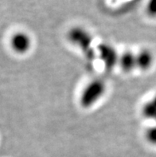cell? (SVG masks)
Here are the masks:
<instances>
[{
	"mask_svg": "<svg viewBox=\"0 0 156 157\" xmlns=\"http://www.w3.org/2000/svg\"><path fill=\"white\" fill-rule=\"evenodd\" d=\"M67 38L73 45L83 52L87 59L94 60L96 54L92 47L93 38L89 30L82 26H73L68 31Z\"/></svg>",
	"mask_w": 156,
	"mask_h": 157,
	"instance_id": "6da1fadb",
	"label": "cell"
},
{
	"mask_svg": "<svg viewBox=\"0 0 156 157\" xmlns=\"http://www.w3.org/2000/svg\"><path fill=\"white\" fill-rule=\"evenodd\" d=\"M10 46L17 54H25L30 50L32 41L29 34L25 32H16L10 38Z\"/></svg>",
	"mask_w": 156,
	"mask_h": 157,
	"instance_id": "277c9868",
	"label": "cell"
},
{
	"mask_svg": "<svg viewBox=\"0 0 156 157\" xmlns=\"http://www.w3.org/2000/svg\"><path fill=\"white\" fill-rule=\"evenodd\" d=\"M145 138L149 144L156 146V125L151 126L146 130Z\"/></svg>",
	"mask_w": 156,
	"mask_h": 157,
	"instance_id": "ba28073f",
	"label": "cell"
},
{
	"mask_svg": "<svg viewBox=\"0 0 156 157\" xmlns=\"http://www.w3.org/2000/svg\"><path fill=\"white\" fill-rule=\"evenodd\" d=\"M142 113L145 118L151 120L156 123V94L144 104Z\"/></svg>",
	"mask_w": 156,
	"mask_h": 157,
	"instance_id": "52a82bcc",
	"label": "cell"
},
{
	"mask_svg": "<svg viewBox=\"0 0 156 157\" xmlns=\"http://www.w3.org/2000/svg\"><path fill=\"white\" fill-rule=\"evenodd\" d=\"M98 56L108 71H111L119 63V58L116 48L108 43H101L97 47Z\"/></svg>",
	"mask_w": 156,
	"mask_h": 157,
	"instance_id": "3957f363",
	"label": "cell"
},
{
	"mask_svg": "<svg viewBox=\"0 0 156 157\" xmlns=\"http://www.w3.org/2000/svg\"><path fill=\"white\" fill-rule=\"evenodd\" d=\"M106 84L101 79H94L86 85L80 97V104L85 109L91 108L99 101L106 92Z\"/></svg>",
	"mask_w": 156,
	"mask_h": 157,
	"instance_id": "7a4b0ae2",
	"label": "cell"
},
{
	"mask_svg": "<svg viewBox=\"0 0 156 157\" xmlns=\"http://www.w3.org/2000/svg\"><path fill=\"white\" fill-rule=\"evenodd\" d=\"M146 11L150 17L156 18V0H148L147 1Z\"/></svg>",
	"mask_w": 156,
	"mask_h": 157,
	"instance_id": "9c48e42d",
	"label": "cell"
},
{
	"mask_svg": "<svg viewBox=\"0 0 156 157\" xmlns=\"http://www.w3.org/2000/svg\"><path fill=\"white\" fill-rule=\"evenodd\" d=\"M136 68L141 70H147L152 66L154 62V56L150 50L143 49L135 54Z\"/></svg>",
	"mask_w": 156,
	"mask_h": 157,
	"instance_id": "5b68a950",
	"label": "cell"
},
{
	"mask_svg": "<svg viewBox=\"0 0 156 157\" xmlns=\"http://www.w3.org/2000/svg\"><path fill=\"white\" fill-rule=\"evenodd\" d=\"M119 64L125 72L132 71L136 68L135 54L131 51H125L119 58Z\"/></svg>",
	"mask_w": 156,
	"mask_h": 157,
	"instance_id": "8992f818",
	"label": "cell"
}]
</instances>
